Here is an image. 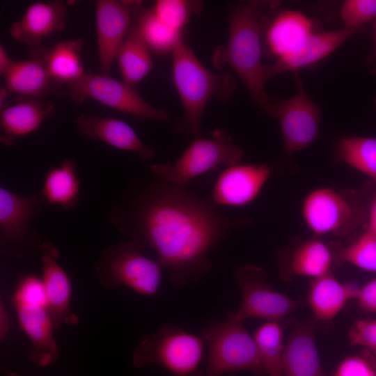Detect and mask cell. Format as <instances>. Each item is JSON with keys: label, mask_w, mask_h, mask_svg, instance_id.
I'll list each match as a JSON object with an SVG mask.
<instances>
[{"label": "cell", "mask_w": 376, "mask_h": 376, "mask_svg": "<svg viewBox=\"0 0 376 376\" xmlns=\"http://www.w3.org/2000/svg\"><path fill=\"white\" fill-rule=\"evenodd\" d=\"M334 255L329 246L317 238L302 242L292 253L289 270L297 276L317 279L330 272Z\"/></svg>", "instance_id": "28"}, {"label": "cell", "mask_w": 376, "mask_h": 376, "mask_svg": "<svg viewBox=\"0 0 376 376\" xmlns=\"http://www.w3.org/2000/svg\"><path fill=\"white\" fill-rule=\"evenodd\" d=\"M61 96L78 104L86 99H93L139 120L167 121L170 119L169 113L148 103L134 86L99 73L86 72L78 80L63 86Z\"/></svg>", "instance_id": "9"}, {"label": "cell", "mask_w": 376, "mask_h": 376, "mask_svg": "<svg viewBox=\"0 0 376 376\" xmlns=\"http://www.w3.org/2000/svg\"><path fill=\"white\" fill-rule=\"evenodd\" d=\"M67 8L61 1H36L31 3L18 21L9 28L10 36L32 49L42 41L65 27Z\"/></svg>", "instance_id": "18"}, {"label": "cell", "mask_w": 376, "mask_h": 376, "mask_svg": "<svg viewBox=\"0 0 376 376\" xmlns=\"http://www.w3.org/2000/svg\"><path fill=\"white\" fill-rule=\"evenodd\" d=\"M244 322L228 312L225 320L210 321L202 329L201 337L207 348L205 376L240 370L265 374L255 339Z\"/></svg>", "instance_id": "4"}, {"label": "cell", "mask_w": 376, "mask_h": 376, "mask_svg": "<svg viewBox=\"0 0 376 376\" xmlns=\"http://www.w3.org/2000/svg\"><path fill=\"white\" fill-rule=\"evenodd\" d=\"M83 47L82 39L77 38L61 41L51 47L41 46L32 49L31 55L45 63L51 77L62 89L86 73L81 57Z\"/></svg>", "instance_id": "23"}, {"label": "cell", "mask_w": 376, "mask_h": 376, "mask_svg": "<svg viewBox=\"0 0 376 376\" xmlns=\"http://www.w3.org/2000/svg\"><path fill=\"white\" fill-rule=\"evenodd\" d=\"M198 3L185 0H158L152 8L155 15L168 27L180 33L195 10Z\"/></svg>", "instance_id": "33"}, {"label": "cell", "mask_w": 376, "mask_h": 376, "mask_svg": "<svg viewBox=\"0 0 376 376\" xmlns=\"http://www.w3.org/2000/svg\"><path fill=\"white\" fill-rule=\"evenodd\" d=\"M19 327L29 337L31 348L27 354L31 363L47 367L57 361L58 345L54 337L55 329L47 303L12 300Z\"/></svg>", "instance_id": "14"}, {"label": "cell", "mask_w": 376, "mask_h": 376, "mask_svg": "<svg viewBox=\"0 0 376 376\" xmlns=\"http://www.w3.org/2000/svg\"><path fill=\"white\" fill-rule=\"evenodd\" d=\"M373 38H374V51L368 59V67L373 72L376 71V19L373 21Z\"/></svg>", "instance_id": "40"}, {"label": "cell", "mask_w": 376, "mask_h": 376, "mask_svg": "<svg viewBox=\"0 0 376 376\" xmlns=\"http://www.w3.org/2000/svg\"><path fill=\"white\" fill-rule=\"evenodd\" d=\"M40 253L42 281L54 328L58 329L63 324L75 325L79 319L70 308L72 284L57 261L59 250L52 242L45 241Z\"/></svg>", "instance_id": "16"}, {"label": "cell", "mask_w": 376, "mask_h": 376, "mask_svg": "<svg viewBox=\"0 0 376 376\" xmlns=\"http://www.w3.org/2000/svg\"><path fill=\"white\" fill-rule=\"evenodd\" d=\"M359 288L352 283H343L331 272L313 279L308 295V302L318 320H333L345 304L356 298Z\"/></svg>", "instance_id": "26"}, {"label": "cell", "mask_w": 376, "mask_h": 376, "mask_svg": "<svg viewBox=\"0 0 376 376\" xmlns=\"http://www.w3.org/2000/svg\"><path fill=\"white\" fill-rule=\"evenodd\" d=\"M233 279L242 293L240 306L229 311L235 318L244 320L253 318L279 322L301 304L270 286L265 270L259 266H237L233 272Z\"/></svg>", "instance_id": "11"}, {"label": "cell", "mask_w": 376, "mask_h": 376, "mask_svg": "<svg viewBox=\"0 0 376 376\" xmlns=\"http://www.w3.org/2000/svg\"><path fill=\"white\" fill-rule=\"evenodd\" d=\"M45 200L41 194L24 196L0 188V251L13 258L41 252L40 235L30 229L31 219Z\"/></svg>", "instance_id": "10"}, {"label": "cell", "mask_w": 376, "mask_h": 376, "mask_svg": "<svg viewBox=\"0 0 376 376\" xmlns=\"http://www.w3.org/2000/svg\"><path fill=\"white\" fill-rule=\"evenodd\" d=\"M210 139L194 137L181 156L173 164H153L155 175L171 185L185 187L195 178L221 165L240 164L243 150L222 129L211 132Z\"/></svg>", "instance_id": "7"}, {"label": "cell", "mask_w": 376, "mask_h": 376, "mask_svg": "<svg viewBox=\"0 0 376 376\" xmlns=\"http://www.w3.org/2000/svg\"><path fill=\"white\" fill-rule=\"evenodd\" d=\"M369 376H376V372Z\"/></svg>", "instance_id": "43"}, {"label": "cell", "mask_w": 376, "mask_h": 376, "mask_svg": "<svg viewBox=\"0 0 376 376\" xmlns=\"http://www.w3.org/2000/svg\"><path fill=\"white\" fill-rule=\"evenodd\" d=\"M205 342L201 336L171 324H164L139 343L132 354L136 368L162 367L173 376H205L200 370Z\"/></svg>", "instance_id": "5"}, {"label": "cell", "mask_w": 376, "mask_h": 376, "mask_svg": "<svg viewBox=\"0 0 376 376\" xmlns=\"http://www.w3.org/2000/svg\"><path fill=\"white\" fill-rule=\"evenodd\" d=\"M336 258L340 262L376 272V236L366 230L349 244L338 248Z\"/></svg>", "instance_id": "32"}, {"label": "cell", "mask_w": 376, "mask_h": 376, "mask_svg": "<svg viewBox=\"0 0 376 376\" xmlns=\"http://www.w3.org/2000/svg\"><path fill=\"white\" fill-rule=\"evenodd\" d=\"M375 109H376V99L375 100Z\"/></svg>", "instance_id": "44"}, {"label": "cell", "mask_w": 376, "mask_h": 376, "mask_svg": "<svg viewBox=\"0 0 376 376\" xmlns=\"http://www.w3.org/2000/svg\"><path fill=\"white\" fill-rule=\"evenodd\" d=\"M3 370L4 371V373L8 376H24V375H21V374L17 373L15 371L10 370L5 368H3Z\"/></svg>", "instance_id": "42"}, {"label": "cell", "mask_w": 376, "mask_h": 376, "mask_svg": "<svg viewBox=\"0 0 376 376\" xmlns=\"http://www.w3.org/2000/svg\"><path fill=\"white\" fill-rule=\"evenodd\" d=\"M139 8L134 13L130 29L116 58L123 81L133 86L143 79L154 67L150 50L141 31Z\"/></svg>", "instance_id": "24"}, {"label": "cell", "mask_w": 376, "mask_h": 376, "mask_svg": "<svg viewBox=\"0 0 376 376\" xmlns=\"http://www.w3.org/2000/svg\"><path fill=\"white\" fill-rule=\"evenodd\" d=\"M297 92L284 100L273 102L269 113L279 123L286 153L292 154L311 146L320 133L321 111L296 77Z\"/></svg>", "instance_id": "12"}, {"label": "cell", "mask_w": 376, "mask_h": 376, "mask_svg": "<svg viewBox=\"0 0 376 376\" xmlns=\"http://www.w3.org/2000/svg\"><path fill=\"white\" fill-rule=\"evenodd\" d=\"M253 338L268 376H285L282 329L278 321H268L255 332Z\"/></svg>", "instance_id": "30"}, {"label": "cell", "mask_w": 376, "mask_h": 376, "mask_svg": "<svg viewBox=\"0 0 376 376\" xmlns=\"http://www.w3.org/2000/svg\"><path fill=\"white\" fill-rule=\"evenodd\" d=\"M15 60L9 56L3 45H0V74L3 75L4 73L13 64Z\"/></svg>", "instance_id": "39"}, {"label": "cell", "mask_w": 376, "mask_h": 376, "mask_svg": "<svg viewBox=\"0 0 376 376\" xmlns=\"http://www.w3.org/2000/svg\"><path fill=\"white\" fill-rule=\"evenodd\" d=\"M303 219L316 235H349L366 226L367 212L356 192L319 187L301 205Z\"/></svg>", "instance_id": "8"}, {"label": "cell", "mask_w": 376, "mask_h": 376, "mask_svg": "<svg viewBox=\"0 0 376 376\" xmlns=\"http://www.w3.org/2000/svg\"><path fill=\"white\" fill-rule=\"evenodd\" d=\"M75 123L83 136L134 152L142 161H149L155 155V148L143 142L134 130L120 119L83 113L77 118Z\"/></svg>", "instance_id": "19"}, {"label": "cell", "mask_w": 376, "mask_h": 376, "mask_svg": "<svg viewBox=\"0 0 376 376\" xmlns=\"http://www.w3.org/2000/svg\"><path fill=\"white\" fill-rule=\"evenodd\" d=\"M5 86L19 101L41 100L54 94L61 96V88L51 77L45 63L38 58L17 61L2 75Z\"/></svg>", "instance_id": "21"}, {"label": "cell", "mask_w": 376, "mask_h": 376, "mask_svg": "<svg viewBox=\"0 0 376 376\" xmlns=\"http://www.w3.org/2000/svg\"><path fill=\"white\" fill-rule=\"evenodd\" d=\"M265 164L228 166L214 186L211 201L214 205L240 207L253 202L271 175Z\"/></svg>", "instance_id": "15"}, {"label": "cell", "mask_w": 376, "mask_h": 376, "mask_svg": "<svg viewBox=\"0 0 376 376\" xmlns=\"http://www.w3.org/2000/svg\"><path fill=\"white\" fill-rule=\"evenodd\" d=\"M366 230L376 236V194L367 212Z\"/></svg>", "instance_id": "38"}, {"label": "cell", "mask_w": 376, "mask_h": 376, "mask_svg": "<svg viewBox=\"0 0 376 376\" xmlns=\"http://www.w3.org/2000/svg\"><path fill=\"white\" fill-rule=\"evenodd\" d=\"M277 1H244L232 4L229 12L227 42L214 48L212 63L230 67L246 86L254 103L269 114L273 102L265 90L262 63L261 19L278 6Z\"/></svg>", "instance_id": "2"}, {"label": "cell", "mask_w": 376, "mask_h": 376, "mask_svg": "<svg viewBox=\"0 0 376 376\" xmlns=\"http://www.w3.org/2000/svg\"><path fill=\"white\" fill-rule=\"evenodd\" d=\"M317 322L313 317L292 324L283 349L285 376H328L322 370L315 344Z\"/></svg>", "instance_id": "20"}, {"label": "cell", "mask_w": 376, "mask_h": 376, "mask_svg": "<svg viewBox=\"0 0 376 376\" xmlns=\"http://www.w3.org/2000/svg\"><path fill=\"white\" fill-rule=\"evenodd\" d=\"M336 154L338 160L376 183V137L343 138L338 144Z\"/></svg>", "instance_id": "29"}, {"label": "cell", "mask_w": 376, "mask_h": 376, "mask_svg": "<svg viewBox=\"0 0 376 376\" xmlns=\"http://www.w3.org/2000/svg\"><path fill=\"white\" fill-rule=\"evenodd\" d=\"M361 29L343 26L334 30L313 32L291 53L265 65V81L275 76L296 71L322 60Z\"/></svg>", "instance_id": "17"}, {"label": "cell", "mask_w": 376, "mask_h": 376, "mask_svg": "<svg viewBox=\"0 0 376 376\" xmlns=\"http://www.w3.org/2000/svg\"><path fill=\"white\" fill-rule=\"evenodd\" d=\"M94 269L103 288L114 290L125 285L145 296L157 292L163 269L158 261L146 257L142 248L128 239L107 246Z\"/></svg>", "instance_id": "6"}, {"label": "cell", "mask_w": 376, "mask_h": 376, "mask_svg": "<svg viewBox=\"0 0 376 376\" xmlns=\"http://www.w3.org/2000/svg\"><path fill=\"white\" fill-rule=\"evenodd\" d=\"M227 376H233V375H227Z\"/></svg>", "instance_id": "45"}, {"label": "cell", "mask_w": 376, "mask_h": 376, "mask_svg": "<svg viewBox=\"0 0 376 376\" xmlns=\"http://www.w3.org/2000/svg\"><path fill=\"white\" fill-rule=\"evenodd\" d=\"M138 15L143 36L150 52L157 54L171 53L181 38L180 33L165 25L152 9L140 7Z\"/></svg>", "instance_id": "31"}, {"label": "cell", "mask_w": 376, "mask_h": 376, "mask_svg": "<svg viewBox=\"0 0 376 376\" xmlns=\"http://www.w3.org/2000/svg\"><path fill=\"white\" fill-rule=\"evenodd\" d=\"M42 194L48 203L65 210H70L76 205L80 194V183L73 160L66 159L60 166L47 171Z\"/></svg>", "instance_id": "27"}, {"label": "cell", "mask_w": 376, "mask_h": 376, "mask_svg": "<svg viewBox=\"0 0 376 376\" xmlns=\"http://www.w3.org/2000/svg\"><path fill=\"white\" fill-rule=\"evenodd\" d=\"M55 109L52 102L43 100L19 101L1 111V142L7 147L17 139L37 130L43 121L52 117Z\"/></svg>", "instance_id": "22"}, {"label": "cell", "mask_w": 376, "mask_h": 376, "mask_svg": "<svg viewBox=\"0 0 376 376\" xmlns=\"http://www.w3.org/2000/svg\"><path fill=\"white\" fill-rule=\"evenodd\" d=\"M356 298L362 309L376 313V278L359 288Z\"/></svg>", "instance_id": "36"}, {"label": "cell", "mask_w": 376, "mask_h": 376, "mask_svg": "<svg viewBox=\"0 0 376 376\" xmlns=\"http://www.w3.org/2000/svg\"><path fill=\"white\" fill-rule=\"evenodd\" d=\"M171 56L172 77L184 110L174 127L177 132L196 137L210 100L216 98L224 102L230 99L235 90V79L229 73H214L206 68L182 37Z\"/></svg>", "instance_id": "3"}, {"label": "cell", "mask_w": 376, "mask_h": 376, "mask_svg": "<svg viewBox=\"0 0 376 376\" xmlns=\"http://www.w3.org/2000/svg\"><path fill=\"white\" fill-rule=\"evenodd\" d=\"M137 1L98 0L95 2V26L99 74L110 76L112 65L130 29Z\"/></svg>", "instance_id": "13"}, {"label": "cell", "mask_w": 376, "mask_h": 376, "mask_svg": "<svg viewBox=\"0 0 376 376\" xmlns=\"http://www.w3.org/2000/svg\"><path fill=\"white\" fill-rule=\"evenodd\" d=\"M340 16L345 27L362 29L366 23L376 19V0H346Z\"/></svg>", "instance_id": "34"}, {"label": "cell", "mask_w": 376, "mask_h": 376, "mask_svg": "<svg viewBox=\"0 0 376 376\" xmlns=\"http://www.w3.org/2000/svg\"><path fill=\"white\" fill-rule=\"evenodd\" d=\"M155 179L134 188L111 221L142 249L155 251L171 283H198L212 267L211 249L249 221L223 214L211 200Z\"/></svg>", "instance_id": "1"}, {"label": "cell", "mask_w": 376, "mask_h": 376, "mask_svg": "<svg viewBox=\"0 0 376 376\" xmlns=\"http://www.w3.org/2000/svg\"><path fill=\"white\" fill-rule=\"evenodd\" d=\"M348 336L352 345L366 347L376 357V320L356 321Z\"/></svg>", "instance_id": "35"}, {"label": "cell", "mask_w": 376, "mask_h": 376, "mask_svg": "<svg viewBox=\"0 0 376 376\" xmlns=\"http://www.w3.org/2000/svg\"><path fill=\"white\" fill-rule=\"evenodd\" d=\"M312 20L296 10H284L272 20L266 32V41L276 58L297 48L313 33Z\"/></svg>", "instance_id": "25"}, {"label": "cell", "mask_w": 376, "mask_h": 376, "mask_svg": "<svg viewBox=\"0 0 376 376\" xmlns=\"http://www.w3.org/2000/svg\"><path fill=\"white\" fill-rule=\"evenodd\" d=\"M10 328V321L4 302L0 301V340H4Z\"/></svg>", "instance_id": "37"}, {"label": "cell", "mask_w": 376, "mask_h": 376, "mask_svg": "<svg viewBox=\"0 0 376 376\" xmlns=\"http://www.w3.org/2000/svg\"><path fill=\"white\" fill-rule=\"evenodd\" d=\"M10 94L7 88L4 86L0 87V110H3L8 107V99Z\"/></svg>", "instance_id": "41"}]
</instances>
